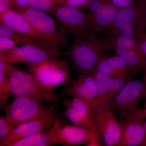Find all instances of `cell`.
<instances>
[{
	"instance_id": "27",
	"label": "cell",
	"mask_w": 146,
	"mask_h": 146,
	"mask_svg": "<svg viewBox=\"0 0 146 146\" xmlns=\"http://www.w3.org/2000/svg\"><path fill=\"white\" fill-rule=\"evenodd\" d=\"M18 45L13 39L6 36H0V52L8 51L13 49Z\"/></svg>"
},
{
	"instance_id": "5",
	"label": "cell",
	"mask_w": 146,
	"mask_h": 146,
	"mask_svg": "<svg viewBox=\"0 0 146 146\" xmlns=\"http://www.w3.org/2000/svg\"><path fill=\"white\" fill-rule=\"evenodd\" d=\"M69 66L67 61L58 58L29 64L27 68L45 87L54 91L57 86L70 81Z\"/></svg>"
},
{
	"instance_id": "38",
	"label": "cell",
	"mask_w": 146,
	"mask_h": 146,
	"mask_svg": "<svg viewBox=\"0 0 146 146\" xmlns=\"http://www.w3.org/2000/svg\"><path fill=\"white\" fill-rule=\"evenodd\" d=\"M145 118H146V117H145Z\"/></svg>"
},
{
	"instance_id": "19",
	"label": "cell",
	"mask_w": 146,
	"mask_h": 146,
	"mask_svg": "<svg viewBox=\"0 0 146 146\" xmlns=\"http://www.w3.org/2000/svg\"><path fill=\"white\" fill-rule=\"evenodd\" d=\"M0 24H4L19 33L54 48L49 45L38 34L27 18L18 10L11 9L5 13L0 17Z\"/></svg>"
},
{
	"instance_id": "12",
	"label": "cell",
	"mask_w": 146,
	"mask_h": 146,
	"mask_svg": "<svg viewBox=\"0 0 146 146\" xmlns=\"http://www.w3.org/2000/svg\"><path fill=\"white\" fill-rule=\"evenodd\" d=\"M64 94L80 99L93 113L98 96V87L93 72L79 74L76 80H71L65 85Z\"/></svg>"
},
{
	"instance_id": "17",
	"label": "cell",
	"mask_w": 146,
	"mask_h": 146,
	"mask_svg": "<svg viewBox=\"0 0 146 146\" xmlns=\"http://www.w3.org/2000/svg\"><path fill=\"white\" fill-rule=\"evenodd\" d=\"M97 127L103 146H119L122 129L115 112L107 111L97 123Z\"/></svg>"
},
{
	"instance_id": "13",
	"label": "cell",
	"mask_w": 146,
	"mask_h": 146,
	"mask_svg": "<svg viewBox=\"0 0 146 146\" xmlns=\"http://www.w3.org/2000/svg\"><path fill=\"white\" fill-rule=\"evenodd\" d=\"M142 78L131 80L119 92L112 103L110 110L119 112L137 107L146 97V73Z\"/></svg>"
},
{
	"instance_id": "10",
	"label": "cell",
	"mask_w": 146,
	"mask_h": 146,
	"mask_svg": "<svg viewBox=\"0 0 146 146\" xmlns=\"http://www.w3.org/2000/svg\"><path fill=\"white\" fill-rule=\"evenodd\" d=\"M108 40L115 54L122 57L136 74L146 73V59L137 39L129 36H111Z\"/></svg>"
},
{
	"instance_id": "24",
	"label": "cell",
	"mask_w": 146,
	"mask_h": 146,
	"mask_svg": "<svg viewBox=\"0 0 146 146\" xmlns=\"http://www.w3.org/2000/svg\"><path fill=\"white\" fill-rule=\"evenodd\" d=\"M56 7L52 0H29V7L53 15Z\"/></svg>"
},
{
	"instance_id": "11",
	"label": "cell",
	"mask_w": 146,
	"mask_h": 146,
	"mask_svg": "<svg viewBox=\"0 0 146 146\" xmlns=\"http://www.w3.org/2000/svg\"><path fill=\"white\" fill-rule=\"evenodd\" d=\"M5 52L11 64H35L54 58H60L59 50L32 44L21 45Z\"/></svg>"
},
{
	"instance_id": "26",
	"label": "cell",
	"mask_w": 146,
	"mask_h": 146,
	"mask_svg": "<svg viewBox=\"0 0 146 146\" xmlns=\"http://www.w3.org/2000/svg\"><path fill=\"white\" fill-rule=\"evenodd\" d=\"M110 3V0H90L87 6V12L92 16Z\"/></svg>"
},
{
	"instance_id": "20",
	"label": "cell",
	"mask_w": 146,
	"mask_h": 146,
	"mask_svg": "<svg viewBox=\"0 0 146 146\" xmlns=\"http://www.w3.org/2000/svg\"><path fill=\"white\" fill-rule=\"evenodd\" d=\"M57 144H58L54 124L46 130L13 141L6 146H50Z\"/></svg>"
},
{
	"instance_id": "23",
	"label": "cell",
	"mask_w": 146,
	"mask_h": 146,
	"mask_svg": "<svg viewBox=\"0 0 146 146\" xmlns=\"http://www.w3.org/2000/svg\"><path fill=\"white\" fill-rule=\"evenodd\" d=\"M12 95L10 80L7 72L0 71V108L5 110L9 104L10 97Z\"/></svg>"
},
{
	"instance_id": "4",
	"label": "cell",
	"mask_w": 146,
	"mask_h": 146,
	"mask_svg": "<svg viewBox=\"0 0 146 146\" xmlns=\"http://www.w3.org/2000/svg\"><path fill=\"white\" fill-rule=\"evenodd\" d=\"M146 0H136L131 5L120 8L109 29L111 36L137 39L144 29V11Z\"/></svg>"
},
{
	"instance_id": "30",
	"label": "cell",
	"mask_w": 146,
	"mask_h": 146,
	"mask_svg": "<svg viewBox=\"0 0 146 146\" xmlns=\"http://www.w3.org/2000/svg\"><path fill=\"white\" fill-rule=\"evenodd\" d=\"M115 6L119 8H125L129 6L136 0H110Z\"/></svg>"
},
{
	"instance_id": "31",
	"label": "cell",
	"mask_w": 146,
	"mask_h": 146,
	"mask_svg": "<svg viewBox=\"0 0 146 146\" xmlns=\"http://www.w3.org/2000/svg\"><path fill=\"white\" fill-rule=\"evenodd\" d=\"M16 10L29 7V0H13Z\"/></svg>"
},
{
	"instance_id": "36",
	"label": "cell",
	"mask_w": 146,
	"mask_h": 146,
	"mask_svg": "<svg viewBox=\"0 0 146 146\" xmlns=\"http://www.w3.org/2000/svg\"><path fill=\"white\" fill-rule=\"evenodd\" d=\"M141 36L146 40V31H143L141 33V34L139 35V36Z\"/></svg>"
},
{
	"instance_id": "8",
	"label": "cell",
	"mask_w": 146,
	"mask_h": 146,
	"mask_svg": "<svg viewBox=\"0 0 146 146\" xmlns=\"http://www.w3.org/2000/svg\"><path fill=\"white\" fill-rule=\"evenodd\" d=\"M146 108L138 107L118 112L117 117L122 129L119 146H141L145 137L143 119Z\"/></svg>"
},
{
	"instance_id": "22",
	"label": "cell",
	"mask_w": 146,
	"mask_h": 146,
	"mask_svg": "<svg viewBox=\"0 0 146 146\" xmlns=\"http://www.w3.org/2000/svg\"><path fill=\"white\" fill-rule=\"evenodd\" d=\"M0 36H6L13 39L18 44L35 45L48 48L59 50L48 46L33 38L19 33L4 24H0Z\"/></svg>"
},
{
	"instance_id": "21",
	"label": "cell",
	"mask_w": 146,
	"mask_h": 146,
	"mask_svg": "<svg viewBox=\"0 0 146 146\" xmlns=\"http://www.w3.org/2000/svg\"><path fill=\"white\" fill-rule=\"evenodd\" d=\"M119 9L111 2L92 15L93 29L99 33L109 31Z\"/></svg>"
},
{
	"instance_id": "7",
	"label": "cell",
	"mask_w": 146,
	"mask_h": 146,
	"mask_svg": "<svg viewBox=\"0 0 146 146\" xmlns=\"http://www.w3.org/2000/svg\"><path fill=\"white\" fill-rule=\"evenodd\" d=\"M42 102L24 96L13 97L5 109L4 117L12 125L17 126L39 119L49 111Z\"/></svg>"
},
{
	"instance_id": "1",
	"label": "cell",
	"mask_w": 146,
	"mask_h": 146,
	"mask_svg": "<svg viewBox=\"0 0 146 146\" xmlns=\"http://www.w3.org/2000/svg\"><path fill=\"white\" fill-rule=\"evenodd\" d=\"M94 29L75 37L65 52L69 66L76 72H93L100 60L111 50L108 38Z\"/></svg>"
},
{
	"instance_id": "35",
	"label": "cell",
	"mask_w": 146,
	"mask_h": 146,
	"mask_svg": "<svg viewBox=\"0 0 146 146\" xmlns=\"http://www.w3.org/2000/svg\"><path fill=\"white\" fill-rule=\"evenodd\" d=\"M144 127H145V140L143 143L142 144L141 146H146V122L144 123Z\"/></svg>"
},
{
	"instance_id": "16",
	"label": "cell",
	"mask_w": 146,
	"mask_h": 146,
	"mask_svg": "<svg viewBox=\"0 0 146 146\" xmlns=\"http://www.w3.org/2000/svg\"><path fill=\"white\" fill-rule=\"evenodd\" d=\"M65 108L63 115L73 124L98 131L92 118V112L80 99L72 97L63 102Z\"/></svg>"
},
{
	"instance_id": "28",
	"label": "cell",
	"mask_w": 146,
	"mask_h": 146,
	"mask_svg": "<svg viewBox=\"0 0 146 146\" xmlns=\"http://www.w3.org/2000/svg\"><path fill=\"white\" fill-rule=\"evenodd\" d=\"M11 9H16L13 0H0V17Z\"/></svg>"
},
{
	"instance_id": "18",
	"label": "cell",
	"mask_w": 146,
	"mask_h": 146,
	"mask_svg": "<svg viewBox=\"0 0 146 146\" xmlns=\"http://www.w3.org/2000/svg\"><path fill=\"white\" fill-rule=\"evenodd\" d=\"M95 70L104 75L118 78L133 79L136 74L122 57L116 54H106Z\"/></svg>"
},
{
	"instance_id": "6",
	"label": "cell",
	"mask_w": 146,
	"mask_h": 146,
	"mask_svg": "<svg viewBox=\"0 0 146 146\" xmlns=\"http://www.w3.org/2000/svg\"><path fill=\"white\" fill-rule=\"evenodd\" d=\"M93 72L98 87V96L92 118L97 126V123L110 109L121 89L132 79L115 78L104 75L96 70Z\"/></svg>"
},
{
	"instance_id": "14",
	"label": "cell",
	"mask_w": 146,
	"mask_h": 146,
	"mask_svg": "<svg viewBox=\"0 0 146 146\" xmlns=\"http://www.w3.org/2000/svg\"><path fill=\"white\" fill-rule=\"evenodd\" d=\"M58 118L57 109L53 106H51L45 116L15 127L9 136L0 139V146H6L13 141L46 130L52 127Z\"/></svg>"
},
{
	"instance_id": "25",
	"label": "cell",
	"mask_w": 146,
	"mask_h": 146,
	"mask_svg": "<svg viewBox=\"0 0 146 146\" xmlns=\"http://www.w3.org/2000/svg\"><path fill=\"white\" fill-rule=\"evenodd\" d=\"M15 127L9 122L4 117H0V139L9 136Z\"/></svg>"
},
{
	"instance_id": "29",
	"label": "cell",
	"mask_w": 146,
	"mask_h": 146,
	"mask_svg": "<svg viewBox=\"0 0 146 146\" xmlns=\"http://www.w3.org/2000/svg\"><path fill=\"white\" fill-rule=\"evenodd\" d=\"M90 0H66L64 5L83 9L87 7Z\"/></svg>"
},
{
	"instance_id": "34",
	"label": "cell",
	"mask_w": 146,
	"mask_h": 146,
	"mask_svg": "<svg viewBox=\"0 0 146 146\" xmlns=\"http://www.w3.org/2000/svg\"><path fill=\"white\" fill-rule=\"evenodd\" d=\"M143 31H146V7L144 11V29Z\"/></svg>"
},
{
	"instance_id": "32",
	"label": "cell",
	"mask_w": 146,
	"mask_h": 146,
	"mask_svg": "<svg viewBox=\"0 0 146 146\" xmlns=\"http://www.w3.org/2000/svg\"><path fill=\"white\" fill-rule=\"evenodd\" d=\"M138 44L142 53L146 59V40L141 36H138L137 39Z\"/></svg>"
},
{
	"instance_id": "2",
	"label": "cell",
	"mask_w": 146,
	"mask_h": 146,
	"mask_svg": "<svg viewBox=\"0 0 146 146\" xmlns=\"http://www.w3.org/2000/svg\"><path fill=\"white\" fill-rule=\"evenodd\" d=\"M7 74L10 80L13 97L24 96L50 103L57 102L60 99L59 95L54 91L45 87L29 71L9 63Z\"/></svg>"
},
{
	"instance_id": "33",
	"label": "cell",
	"mask_w": 146,
	"mask_h": 146,
	"mask_svg": "<svg viewBox=\"0 0 146 146\" xmlns=\"http://www.w3.org/2000/svg\"><path fill=\"white\" fill-rule=\"evenodd\" d=\"M53 3L55 5H64L65 4L66 0H52Z\"/></svg>"
},
{
	"instance_id": "9",
	"label": "cell",
	"mask_w": 146,
	"mask_h": 146,
	"mask_svg": "<svg viewBox=\"0 0 146 146\" xmlns=\"http://www.w3.org/2000/svg\"><path fill=\"white\" fill-rule=\"evenodd\" d=\"M54 15L62 30L74 37L93 29L92 15L84 11L82 9L67 5H57Z\"/></svg>"
},
{
	"instance_id": "37",
	"label": "cell",
	"mask_w": 146,
	"mask_h": 146,
	"mask_svg": "<svg viewBox=\"0 0 146 146\" xmlns=\"http://www.w3.org/2000/svg\"><path fill=\"white\" fill-rule=\"evenodd\" d=\"M145 108H146V101L145 104Z\"/></svg>"
},
{
	"instance_id": "15",
	"label": "cell",
	"mask_w": 146,
	"mask_h": 146,
	"mask_svg": "<svg viewBox=\"0 0 146 146\" xmlns=\"http://www.w3.org/2000/svg\"><path fill=\"white\" fill-rule=\"evenodd\" d=\"M58 144L63 146H78L88 143L93 137L98 134L94 131L75 125L64 124L58 117L54 123Z\"/></svg>"
},
{
	"instance_id": "3",
	"label": "cell",
	"mask_w": 146,
	"mask_h": 146,
	"mask_svg": "<svg viewBox=\"0 0 146 146\" xmlns=\"http://www.w3.org/2000/svg\"><path fill=\"white\" fill-rule=\"evenodd\" d=\"M25 16L38 34L54 48L60 50L66 46V33L48 13L30 7L17 10Z\"/></svg>"
}]
</instances>
